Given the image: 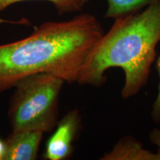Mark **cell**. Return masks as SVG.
I'll return each instance as SVG.
<instances>
[{
  "label": "cell",
  "mask_w": 160,
  "mask_h": 160,
  "mask_svg": "<svg viewBox=\"0 0 160 160\" xmlns=\"http://www.w3.org/2000/svg\"><path fill=\"white\" fill-rule=\"evenodd\" d=\"M104 33L97 18L85 13L67 21L46 22L29 37L0 45V93L40 73L77 82L86 58Z\"/></svg>",
  "instance_id": "6da1fadb"
},
{
  "label": "cell",
  "mask_w": 160,
  "mask_h": 160,
  "mask_svg": "<svg viewBox=\"0 0 160 160\" xmlns=\"http://www.w3.org/2000/svg\"><path fill=\"white\" fill-rule=\"evenodd\" d=\"M160 42V2L142 12L117 18L97 42L84 62L77 83L101 87L106 71L121 68L123 99L133 97L147 85Z\"/></svg>",
  "instance_id": "7a4b0ae2"
},
{
  "label": "cell",
  "mask_w": 160,
  "mask_h": 160,
  "mask_svg": "<svg viewBox=\"0 0 160 160\" xmlns=\"http://www.w3.org/2000/svg\"><path fill=\"white\" fill-rule=\"evenodd\" d=\"M64 83L61 78L48 73L28 76L17 82L8 110L12 131H53L58 122Z\"/></svg>",
  "instance_id": "3957f363"
},
{
  "label": "cell",
  "mask_w": 160,
  "mask_h": 160,
  "mask_svg": "<svg viewBox=\"0 0 160 160\" xmlns=\"http://www.w3.org/2000/svg\"><path fill=\"white\" fill-rule=\"evenodd\" d=\"M81 125L82 117L77 109L64 116L58 121L57 128L46 143L44 157L48 160H64L71 157Z\"/></svg>",
  "instance_id": "277c9868"
},
{
  "label": "cell",
  "mask_w": 160,
  "mask_h": 160,
  "mask_svg": "<svg viewBox=\"0 0 160 160\" xmlns=\"http://www.w3.org/2000/svg\"><path fill=\"white\" fill-rule=\"evenodd\" d=\"M43 134L39 131H12L5 140L3 160L36 159Z\"/></svg>",
  "instance_id": "5b68a950"
},
{
  "label": "cell",
  "mask_w": 160,
  "mask_h": 160,
  "mask_svg": "<svg viewBox=\"0 0 160 160\" xmlns=\"http://www.w3.org/2000/svg\"><path fill=\"white\" fill-rule=\"evenodd\" d=\"M102 160H160L159 155L146 150L135 138L130 137L120 139L113 149L106 153Z\"/></svg>",
  "instance_id": "8992f818"
},
{
  "label": "cell",
  "mask_w": 160,
  "mask_h": 160,
  "mask_svg": "<svg viewBox=\"0 0 160 160\" xmlns=\"http://www.w3.org/2000/svg\"><path fill=\"white\" fill-rule=\"evenodd\" d=\"M105 18L117 19L139 12L142 9L160 2V0H106Z\"/></svg>",
  "instance_id": "52a82bcc"
},
{
  "label": "cell",
  "mask_w": 160,
  "mask_h": 160,
  "mask_svg": "<svg viewBox=\"0 0 160 160\" xmlns=\"http://www.w3.org/2000/svg\"><path fill=\"white\" fill-rule=\"evenodd\" d=\"M33 0H0V13L13 4ZM52 3L57 10L58 14L78 13L82 10L85 5L84 0H45Z\"/></svg>",
  "instance_id": "ba28073f"
},
{
  "label": "cell",
  "mask_w": 160,
  "mask_h": 160,
  "mask_svg": "<svg viewBox=\"0 0 160 160\" xmlns=\"http://www.w3.org/2000/svg\"><path fill=\"white\" fill-rule=\"evenodd\" d=\"M157 69L159 77V82L157 97L152 107L151 118L155 123H160V56L157 62Z\"/></svg>",
  "instance_id": "9c48e42d"
},
{
  "label": "cell",
  "mask_w": 160,
  "mask_h": 160,
  "mask_svg": "<svg viewBox=\"0 0 160 160\" xmlns=\"http://www.w3.org/2000/svg\"><path fill=\"white\" fill-rule=\"evenodd\" d=\"M5 153V141L0 139V160H3L4 155Z\"/></svg>",
  "instance_id": "30bf717a"
},
{
  "label": "cell",
  "mask_w": 160,
  "mask_h": 160,
  "mask_svg": "<svg viewBox=\"0 0 160 160\" xmlns=\"http://www.w3.org/2000/svg\"><path fill=\"white\" fill-rule=\"evenodd\" d=\"M88 1H89V0H84V2H85V4L87 3L88 2Z\"/></svg>",
  "instance_id": "8fae6325"
}]
</instances>
